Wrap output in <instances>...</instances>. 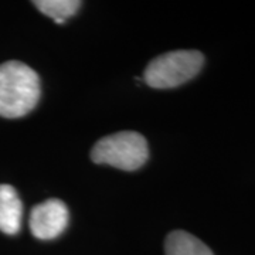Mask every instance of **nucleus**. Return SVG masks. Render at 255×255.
Returning a JSON list of instances; mask_svg holds the SVG:
<instances>
[{
  "label": "nucleus",
  "instance_id": "obj_1",
  "mask_svg": "<svg viewBox=\"0 0 255 255\" xmlns=\"http://www.w3.org/2000/svg\"><path fill=\"white\" fill-rule=\"evenodd\" d=\"M40 100V78L21 61L0 64V117L21 118L34 110Z\"/></svg>",
  "mask_w": 255,
  "mask_h": 255
},
{
  "label": "nucleus",
  "instance_id": "obj_2",
  "mask_svg": "<svg viewBox=\"0 0 255 255\" xmlns=\"http://www.w3.org/2000/svg\"><path fill=\"white\" fill-rule=\"evenodd\" d=\"M204 55L197 50H176L156 57L147 64L143 80L157 90H167L190 81L200 73Z\"/></svg>",
  "mask_w": 255,
  "mask_h": 255
},
{
  "label": "nucleus",
  "instance_id": "obj_3",
  "mask_svg": "<svg viewBox=\"0 0 255 255\" xmlns=\"http://www.w3.org/2000/svg\"><path fill=\"white\" fill-rule=\"evenodd\" d=\"M149 147L146 139L133 130L117 132L100 139L91 150L95 163L110 164L121 170H136L146 163Z\"/></svg>",
  "mask_w": 255,
  "mask_h": 255
},
{
  "label": "nucleus",
  "instance_id": "obj_4",
  "mask_svg": "<svg viewBox=\"0 0 255 255\" xmlns=\"http://www.w3.org/2000/svg\"><path fill=\"white\" fill-rule=\"evenodd\" d=\"M68 224V209L58 199H50L33 207L30 214V230L38 240H53L63 233Z\"/></svg>",
  "mask_w": 255,
  "mask_h": 255
},
{
  "label": "nucleus",
  "instance_id": "obj_5",
  "mask_svg": "<svg viewBox=\"0 0 255 255\" xmlns=\"http://www.w3.org/2000/svg\"><path fill=\"white\" fill-rule=\"evenodd\" d=\"M23 204L17 191L10 184H0V231L17 234L21 227Z\"/></svg>",
  "mask_w": 255,
  "mask_h": 255
},
{
  "label": "nucleus",
  "instance_id": "obj_6",
  "mask_svg": "<svg viewBox=\"0 0 255 255\" xmlns=\"http://www.w3.org/2000/svg\"><path fill=\"white\" fill-rule=\"evenodd\" d=\"M164 253L166 255H214L201 240L183 230L172 231L166 237Z\"/></svg>",
  "mask_w": 255,
  "mask_h": 255
},
{
  "label": "nucleus",
  "instance_id": "obj_7",
  "mask_svg": "<svg viewBox=\"0 0 255 255\" xmlns=\"http://www.w3.org/2000/svg\"><path fill=\"white\" fill-rule=\"evenodd\" d=\"M33 4L43 14L51 17L57 24H63L68 17L74 16L80 9L81 1L78 0H38Z\"/></svg>",
  "mask_w": 255,
  "mask_h": 255
}]
</instances>
